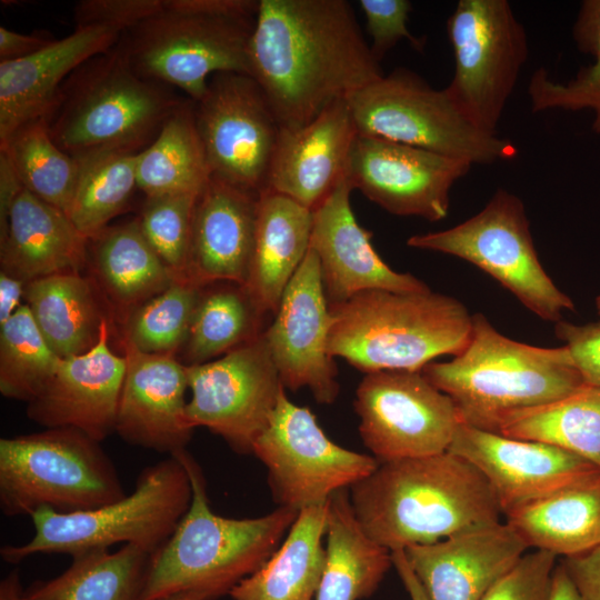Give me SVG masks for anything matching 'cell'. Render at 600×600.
<instances>
[{
	"instance_id": "1",
	"label": "cell",
	"mask_w": 600,
	"mask_h": 600,
	"mask_svg": "<svg viewBox=\"0 0 600 600\" xmlns=\"http://www.w3.org/2000/svg\"><path fill=\"white\" fill-rule=\"evenodd\" d=\"M248 58L289 130L384 76L346 0H260Z\"/></svg>"
},
{
	"instance_id": "2",
	"label": "cell",
	"mask_w": 600,
	"mask_h": 600,
	"mask_svg": "<svg viewBox=\"0 0 600 600\" xmlns=\"http://www.w3.org/2000/svg\"><path fill=\"white\" fill-rule=\"evenodd\" d=\"M349 499L366 533L391 552L498 523L502 514L483 474L449 451L381 462L349 488Z\"/></svg>"
},
{
	"instance_id": "3",
	"label": "cell",
	"mask_w": 600,
	"mask_h": 600,
	"mask_svg": "<svg viewBox=\"0 0 600 600\" xmlns=\"http://www.w3.org/2000/svg\"><path fill=\"white\" fill-rule=\"evenodd\" d=\"M192 489L190 506L151 558L141 600L190 596L216 600L256 572L279 548L299 511L278 507L258 518L231 519L209 504L203 472L186 450L174 454Z\"/></svg>"
},
{
	"instance_id": "4",
	"label": "cell",
	"mask_w": 600,
	"mask_h": 600,
	"mask_svg": "<svg viewBox=\"0 0 600 600\" xmlns=\"http://www.w3.org/2000/svg\"><path fill=\"white\" fill-rule=\"evenodd\" d=\"M421 372L453 401L461 421L498 433L510 414L547 404L582 388L566 346L541 348L501 334L482 313L472 316L467 347Z\"/></svg>"
},
{
	"instance_id": "5",
	"label": "cell",
	"mask_w": 600,
	"mask_h": 600,
	"mask_svg": "<svg viewBox=\"0 0 600 600\" xmlns=\"http://www.w3.org/2000/svg\"><path fill=\"white\" fill-rule=\"evenodd\" d=\"M260 0H163L121 33L117 49L140 76L198 101L216 73H250L248 49Z\"/></svg>"
},
{
	"instance_id": "6",
	"label": "cell",
	"mask_w": 600,
	"mask_h": 600,
	"mask_svg": "<svg viewBox=\"0 0 600 600\" xmlns=\"http://www.w3.org/2000/svg\"><path fill=\"white\" fill-rule=\"evenodd\" d=\"M328 351L366 373L421 371L468 344L472 316L453 297L433 292L368 290L331 304Z\"/></svg>"
},
{
	"instance_id": "7",
	"label": "cell",
	"mask_w": 600,
	"mask_h": 600,
	"mask_svg": "<svg viewBox=\"0 0 600 600\" xmlns=\"http://www.w3.org/2000/svg\"><path fill=\"white\" fill-rule=\"evenodd\" d=\"M140 76L116 44L79 66L44 116L53 141L74 157L94 150L140 152L184 100Z\"/></svg>"
},
{
	"instance_id": "8",
	"label": "cell",
	"mask_w": 600,
	"mask_h": 600,
	"mask_svg": "<svg viewBox=\"0 0 600 600\" xmlns=\"http://www.w3.org/2000/svg\"><path fill=\"white\" fill-rule=\"evenodd\" d=\"M192 498L188 472L176 456L144 468L134 489L112 503L73 513L48 508L30 518L33 537L1 548L2 559L19 563L38 553H79L131 543L154 553L169 539Z\"/></svg>"
},
{
	"instance_id": "9",
	"label": "cell",
	"mask_w": 600,
	"mask_h": 600,
	"mask_svg": "<svg viewBox=\"0 0 600 600\" xmlns=\"http://www.w3.org/2000/svg\"><path fill=\"white\" fill-rule=\"evenodd\" d=\"M126 496L100 442L73 428L0 439V508L7 517L96 509Z\"/></svg>"
},
{
	"instance_id": "10",
	"label": "cell",
	"mask_w": 600,
	"mask_h": 600,
	"mask_svg": "<svg viewBox=\"0 0 600 600\" xmlns=\"http://www.w3.org/2000/svg\"><path fill=\"white\" fill-rule=\"evenodd\" d=\"M346 101L360 136L412 146L472 164H493L518 156L513 142L479 130L462 116L444 89H433L404 68H397L350 93Z\"/></svg>"
},
{
	"instance_id": "11",
	"label": "cell",
	"mask_w": 600,
	"mask_h": 600,
	"mask_svg": "<svg viewBox=\"0 0 600 600\" xmlns=\"http://www.w3.org/2000/svg\"><path fill=\"white\" fill-rule=\"evenodd\" d=\"M407 244L474 264L546 321L558 322L563 311L574 310L539 261L522 200L508 190L498 189L481 211L460 224L414 234Z\"/></svg>"
},
{
	"instance_id": "12",
	"label": "cell",
	"mask_w": 600,
	"mask_h": 600,
	"mask_svg": "<svg viewBox=\"0 0 600 600\" xmlns=\"http://www.w3.org/2000/svg\"><path fill=\"white\" fill-rule=\"evenodd\" d=\"M447 32L454 73L444 91L474 127L497 134L528 58L524 27L507 0H460Z\"/></svg>"
},
{
	"instance_id": "13",
	"label": "cell",
	"mask_w": 600,
	"mask_h": 600,
	"mask_svg": "<svg viewBox=\"0 0 600 600\" xmlns=\"http://www.w3.org/2000/svg\"><path fill=\"white\" fill-rule=\"evenodd\" d=\"M252 453L267 468L279 507L298 511L327 503L334 492L349 489L379 466L373 456L330 440L311 410L290 401L286 390Z\"/></svg>"
},
{
	"instance_id": "14",
	"label": "cell",
	"mask_w": 600,
	"mask_h": 600,
	"mask_svg": "<svg viewBox=\"0 0 600 600\" xmlns=\"http://www.w3.org/2000/svg\"><path fill=\"white\" fill-rule=\"evenodd\" d=\"M353 404L363 444L379 463L447 452L462 422L451 398L421 371L366 373Z\"/></svg>"
},
{
	"instance_id": "15",
	"label": "cell",
	"mask_w": 600,
	"mask_h": 600,
	"mask_svg": "<svg viewBox=\"0 0 600 600\" xmlns=\"http://www.w3.org/2000/svg\"><path fill=\"white\" fill-rule=\"evenodd\" d=\"M194 114L211 176L257 196L266 191L280 126L256 80L213 74Z\"/></svg>"
},
{
	"instance_id": "16",
	"label": "cell",
	"mask_w": 600,
	"mask_h": 600,
	"mask_svg": "<svg viewBox=\"0 0 600 600\" xmlns=\"http://www.w3.org/2000/svg\"><path fill=\"white\" fill-rule=\"evenodd\" d=\"M187 373L189 424L220 436L237 453H252L286 389L262 332L214 361L188 364Z\"/></svg>"
},
{
	"instance_id": "17",
	"label": "cell",
	"mask_w": 600,
	"mask_h": 600,
	"mask_svg": "<svg viewBox=\"0 0 600 600\" xmlns=\"http://www.w3.org/2000/svg\"><path fill=\"white\" fill-rule=\"evenodd\" d=\"M471 167L463 159L358 134L346 176L390 213L440 221L448 216L451 188Z\"/></svg>"
},
{
	"instance_id": "18",
	"label": "cell",
	"mask_w": 600,
	"mask_h": 600,
	"mask_svg": "<svg viewBox=\"0 0 600 600\" xmlns=\"http://www.w3.org/2000/svg\"><path fill=\"white\" fill-rule=\"evenodd\" d=\"M332 321L319 259L310 248L262 336L283 387L307 388L323 404L339 393L337 366L328 351Z\"/></svg>"
},
{
	"instance_id": "19",
	"label": "cell",
	"mask_w": 600,
	"mask_h": 600,
	"mask_svg": "<svg viewBox=\"0 0 600 600\" xmlns=\"http://www.w3.org/2000/svg\"><path fill=\"white\" fill-rule=\"evenodd\" d=\"M448 451L483 474L503 516L599 469L556 446L506 437L463 422Z\"/></svg>"
},
{
	"instance_id": "20",
	"label": "cell",
	"mask_w": 600,
	"mask_h": 600,
	"mask_svg": "<svg viewBox=\"0 0 600 600\" xmlns=\"http://www.w3.org/2000/svg\"><path fill=\"white\" fill-rule=\"evenodd\" d=\"M352 190L346 176L312 211L310 248L319 259L329 306L368 290H430L423 281L410 273L394 271L381 259L372 246V233L354 217L350 204Z\"/></svg>"
},
{
	"instance_id": "21",
	"label": "cell",
	"mask_w": 600,
	"mask_h": 600,
	"mask_svg": "<svg viewBox=\"0 0 600 600\" xmlns=\"http://www.w3.org/2000/svg\"><path fill=\"white\" fill-rule=\"evenodd\" d=\"M127 362L116 432L129 444L174 456L193 428L186 409L187 366L174 353H148L123 340Z\"/></svg>"
},
{
	"instance_id": "22",
	"label": "cell",
	"mask_w": 600,
	"mask_h": 600,
	"mask_svg": "<svg viewBox=\"0 0 600 600\" xmlns=\"http://www.w3.org/2000/svg\"><path fill=\"white\" fill-rule=\"evenodd\" d=\"M108 334L104 319L91 349L60 360L47 386L28 402L29 419L47 429L73 428L99 442L116 432L127 362L111 351Z\"/></svg>"
},
{
	"instance_id": "23",
	"label": "cell",
	"mask_w": 600,
	"mask_h": 600,
	"mask_svg": "<svg viewBox=\"0 0 600 600\" xmlns=\"http://www.w3.org/2000/svg\"><path fill=\"white\" fill-rule=\"evenodd\" d=\"M528 549L500 521L403 552L429 600H480Z\"/></svg>"
},
{
	"instance_id": "24",
	"label": "cell",
	"mask_w": 600,
	"mask_h": 600,
	"mask_svg": "<svg viewBox=\"0 0 600 600\" xmlns=\"http://www.w3.org/2000/svg\"><path fill=\"white\" fill-rule=\"evenodd\" d=\"M357 136L346 99L299 129L280 128L266 190L313 211L346 177Z\"/></svg>"
},
{
	"instance_id": "25",
	"label": "cell",
	"mask_w": 600,
	"mask_h": 600,
	"mask_svg": "<svg viewBox=\"0 0 600 600\" xmlns=\"http://www.w3.org/2000/svg\"><path fill=\"white\" fill-rule=\"evenodd\" d=\"M259 196L216 177L199 192L193 211L188 279L244 286L250 271Z\"/></svg>"
},
{
	"instance_id": "26",
	"label": "cell",
	"mask_w": 600,
	"mask_h": 600,
	"mask_svg": "<svg viewBox=\"0 0 600 600\" xmlns=\"http://www.w3.org/2000/svg\"><path fill=\"white\" fill-rule=\"evenodd\" d=\"M121 33L106 26L74 27L30 57L0 61V143L23 123L44 117L67 78L110 50Z\"/></svg>"
},
{
	"instance_id": "27",
	"label": "cell",
	"mask_w": 600,
	"mask_h": 600,
	"mask_svg": "<svg viewBox=\"0 0 600 600\" xmlns=\"http://www.w3.org/2000/svg\"><path fill=\"white\" fill-rule=\"evenodd\" d=\"M89 239L68 216L23 188L0 237L1 271L30 282L64 272H78L87 258Z\"/></svg>"
},
{
	"instance_id": "28",
	"label": "cell",
	"mask_w": 600,
	"mask_h": 600,
	"mask_svg": "<svg viewBox=\"0 0 600 600\" xmlns=\"http://www.w3.org/2000/svg\"><path fill=\"white\" fill-rule=\"evenodd\" d=\"M312 223V211L294 200L269 190L259 196L252 260L243 288L263 313L277 312L310 249Z\"/></svg>"
},
{
	"instance_id": "29",
	"label": "cell",
	"mask_w": 600,
	"mask_h": 600,
	"mask_svg": "<svg viewBox=\"0 0 600 600\" xmlns=\"http://www.w3.org/2000/svg\"><path fill=\"white\" fill-rule=\"evenodd\" d=\"M528 548L571 557L600 546V469L506 516Z\"/></svg>"
},
{
	"instance_id": "30",
	"label": "cell",
	"mask_w": 600,
	"mask_h": 600,
	"mask_svg": "<svg viewBox=\"0 0 600 600\" xmlns=\"http://www.w3.org/2000/svg\"><path fill=\"white\" fill-rule=\"evenodd\" d=\"M327 503L299 514L274 553L229 593L232 600H316L326 563Z\"/></svg>"
},
{
	"instance_id": "31",
	"label": "cell",
	"mask_w": 600,
	"mask_h": 600,
	"mask_svg": "<svg viewBox=\"0 0 600 600\" xmlns=\"http://www.w3.org/2000/svg\"><path fill=\"white\" fill-rule=\"evenodd\" d=\"M326 563L316 600H361L393 567L391 551L372 540L352 510L349 489L327 501Z\"/></svg>"
},
{
	"instance_id": "32",
	"label": "cell",
	"mask_w": 600,
	"mask_h": 600,
	"mask_svg": "<svg viewBox=\"0 0 600 600\" xmlns=\"http://www.w3.org/2000/svg\"><path fill=\"white\" fill-rule=\"evenodd\" d=\"M152 554L131 543L79 553L61 574L30 584L21 600H141Z\"/></svg>"
},
{
	"instance_id": "33",
	"label": "cell",
	"mask_w": 600,
	"mask_h": 600,
	"mask_svg": "<svg viewBox=\"0 0 600 600\" xmlns=\"http://www.w3.org/2000/svg\"><path fill=\"white\" fill-rule=\"evenodd\" d=\"M24 299L44 340L60 358L84 353L96 344L104 318L90 283L78 272L28 282Z\"/></svg>"
},
{
	"instance_id": "34",
	"label": "cell",
	"mask_w": 600,
	"mask_h": 600,
	"mask_svg": "<svg viewBox=\"0 0 600 600\" xmlns=\"http://www.w3.org/2000/svg\"><path fill=\"white\" fill-rule=\"evenodd\" d=\"M211 177L194 114V101L184 99L167 119L156 139L137 158V184L146 197L198 194Z\"/></svg>"
},
{
	"instance_id": "35",
	"label": "cell",
	"mask_w": 600,
	"mask_h": 600,
	"mask_svg": "<svg viewBox=\"0 0 600 600\" xmlns=\"http://www.w3.org/2000/svg\"><path fill=\"white\" fill-rule=\"evenodd\" d=\"M498 433L556 446L600 469V387L583 386L559 400L514 412Z\"/></svg>"
},
{
	"instance_id": "36",
	"label": "cell",
	"mask_w": 600,
	"mask_h": 600,
	"mask_svg": "<svg viewBox=\"0 0 600 600\" xmlns=\"http://www.w3.org/2000/svg\"><path fill=\"white\" fill-rule=\"evenodd\" d=\"M90 241L94 244L100 279L121 304L140 306L176 280L143 236L137 219L107 227Z\"/></svg>"
},
{
	"instance_id": "37",
	"label": "cell",
	"mask_w": 600,
	"mask_h": 600,
	"mask_svg": "<svg viewBox=\"0 0 600 600\" xmlns=\"http://www.w3.org/2000/svg\"><path fill=\"white\" fill-rule=\"evenodd\" d=\"M138 153L94 150L73 157L78 173L67 216L87 239L94 238L106 229L138 188Z\"/></svg>"
},
{
	"instance_id": "38",
	"label": "cell",
	"mask_w": 600,
	"mask_h": 600,
	"mask_svg": "<svg viewBox=\"0 0 600 600\" xmlns=\"http://www.w3.org/2000/svg\"><path fill=\"white\" fill-rule=\"evenodd\" d=\"M0 151L9 157L23 187L66 214L72 200L78 166L51 138L44 117L17 128Z\"/></svg>"
},
{
	"instance_id": "39",
	"label": "cell",
	"mask_w": 600,
	"mask_h": 600,
	"mask_svg": "<svg viewBox=\"0 0 600 600\" xmlns=\"http://www.w3.org/2000/svg\"><path fill=\"white\" fill-rule=\"evenodd\" d=\"M263 314L242 286L201 294L186 342L190 364L208 362L260 336Z\"/></svg>"
},
{
	"instance_id": "40",
	"label": "cell",
	"mask_w": 600,
	"mask_h": 600,
	"mask_svg": "<svg viewBox=\"0 0 600 600\" xmlns=\"http://www.w3.org/2000/svg\"><path fill=\"white\" fill-rule=\"evenodd\" d=\"M579 51L593 58L577 76L566 83L552 81L544 68L530 78L528 93L532 112L550 109L594 113L592 129L600 133V0L582 1L572 28Z\"/></svg>"
},
{
	"instance_id": "41",
	"label": "cell",
	"mask_w": 600,
	"mask_h": 600,
	"mask_svg": "<svg viewBox=\"0 0 600 600\" xmlns=\"http://www.w3.org/2000/svg\"><path fill=\"white\" fill-rule=\"evenodd\" d=\"M62 358L49 347L27 304L0 326V392L30 402L53 377Z\"/></svg>"
},
{
	"instance_id": "42",
	"label": "cell",
	"mask_w": 600,
	"mask_h": 600,
	"mask_svg": "<svg viewBox=\"0 0 600 600\" xmlns=\"http://www.w3.org/2000/svg\"><path fill=\"white\" fill-rule=\"evenodd\" d=\"M201 287L174 280L131 316L124 339L148 353H176L187 342Z\"/></svg>"
},
{
	"instance_id": "43",
	"label": "cell",
	"mask_w": 600,
	"mask_h": 600,
	"mask_svg": "<svg viewBox=\"0 0 600 600\" xmlns=\"http://www.w3.org/2000/svg\"><path fill=\"white\" fill-rule=\"evenodd\" d=\"M199 194V193H198ZM198 194L146 197L140 229L176 280H188L193 211Z\"/></svg>"
},
{
	"instance_id": "44",
	"label": "cell",
	"mask_w": 600,
	"mask_h": 600,
	"mask_svg": "<svg viewBox=\"0 0 600 600\" xmlns=\"http://www.w3.org/2000/svg\"><path fill=\"white\" fill-rule=\"evenodd\" d=\"M556 559L543 550L524 553L480 600H549Z\"/></svg>"
},
{
	"instance_id": "45",
	"label": "cell",
	"mask_w": 600,
	"mask_h": 600,
	"mask_svg": "<svg viewBox=\"0 0 600 600\" xmlns=\"http://www.w3.org/2000/svg\"><path fill=\"white\" fill-rule=\"evenodd\" d=\"M367 30L372 38L371 52L377 61L386 56L401 39L422 51L426 39L417 38L408 29V19L412 4L408 0H360Z\"/></svg>"
},
{
	"instance_id": "46",
	"label": "cell",
	"mask_w": 600,
	"mask_h": 600,
	"mask_svg": "<svg viewBox=\"0 0 600 600\" xmlns=\"http://www.w3.org/2000/svg\"><path fill=\"white\" fill-rule=\"evenodd\" d=\"M163 0H83L76 4V28L106 26L124 32L153 14Z\"/></svg>"
},
{
	"instance_id": "47",
	"label": "cell",
	"mask_w": 600,
	"mask_h": 600,
	"mask_svg": "<svg viewBox=\"0 0 600 600\" xmlns=\"http://www.w3.org/2000/svg\"><path fill=\"white\" fill-rule=\"evenodd\" d=\"M554 333L568 348L584 384L600 387V320L586 324L560 320Z\"/></svg>"
},
{
	"instance_id": "48",
	"label": "cell",
	"mask_w": 600,
	"mask_h": 600,
	"mask_svg": "<svg viewBox=\"0 0 600 600\" xmlns=\"http://www.w3.org/2000/svg\"><path fill=\"white\" fill-rule=\"evenodd\" d=\"M561 563L582 600H600V546L566 557Z\"/></svg>"
},
{
	"instance_id": "49",
	"label": "cell",
	"mask_w": 600,
	"mask_h": 600,
	"mask_svg": "<svg viewBox=\"0 0 600 600\" xmlns=\"http://www.w3.org/2000/svg\"><path fill=\"white\" fill-rule=\"evenodd\" d=\"M56 39L43 34H24L0 27V61L30 57L48 47Z\"/></svg>"
},
{
	"instance_id": "50",
	"label": "cell",
	"mask_w": 600,
	"mask_h": 600,
	"mask_svg": "<svg viewBox=\"0 0 600 600\" xmlns=\"http://www.w3.org/2000/svg\"><path fill=\"white\" fill-rule=\"evenodd\" d=\"M23 188L9 157L0 151V237L7 230L11 207Z\"/></svg>"
},
{
	"instance_id": "51",
	"label": "cell",
	"mask_w": 600,
	"mask_h": 600,
	"mask_svg": "<svg viewBox=\"0 0 600 600\" xmlns=\"http://www.w3.org/2000/svg\"><path fill=\"white\" fill-rule=\"evenodd\" d=\"M27 282L0 272V326L6 323L11 316L19 309L20 299L24 297Z\"/></svg>"
},
{
	"instance_id": "52",
	"label": "cell",
	"mask_w": 600,
	"mask_h": 600,
	"mask_svg": "<svg viewBox=\"0 0 600 600\" xmlns=\"http://www.w3.org/2000/svg\"><path fill=\"white\" fill-rule=\"evenodd\" d=\"M393 568L397 570L411 600H429L419 579L407 561L403 550L391 552Z\"/></svg>"
},
{
	"instance_id": "53",
	"label": "cell",
	"mask_w": 600,
	"mask_h": 600,
	"mask_svg": "<svg viewBox=\"0 0 600 600\" xmlns=\"http://www.w3.org/2000/svg\"><path fill=\"white\" fill-rule=\"evenodd\" d=\"M549 600H582L563 564H556Z\"/></svg>"
},
{
	"instance_id": "54",
	"label": "cell",
	"mask_w": 600,
	"mask_h": 600,
	"mask_svg": "<svg viewBox=\"0 0 600 600\" xmlns=\"http://www.w3.org/2000/svg\"><path fill=\"white\" fill-rule=\"evenodd\" d=\"M22 592L19 570L14 569L0 582V600H21Z\"/></svg>"
},
{
	"instance_id": "55",
	"label": "cell",
	"mask_w": 600,
	"mask_h": 600,
	"mask_svg": "<svg viewBox=\"0 0 600 600\" xmlns=\"http://www.w3.org/2000/svg\"><path fill=\"white\" fill-rule=\"evenodd\" d=\"M159 600H198V599L192 598L190 596H171V597L162 598Z\"/></svg>"
},
{
	"instance_id": "56",
	"label": "cell",
	"mask_w": 600,
	"mask_h": 600,
	"mask_svg": "<svg viewBox=\"0 0 600 600\" xmlns=\"http://www.w3.org/2000/svg\"><path fill=\"white\" fill-rule=\"evenodd\" d=\"M596 308H597L598 313L600 314V296H598L596 299Z\"/></svg>"
}]
</instances>
